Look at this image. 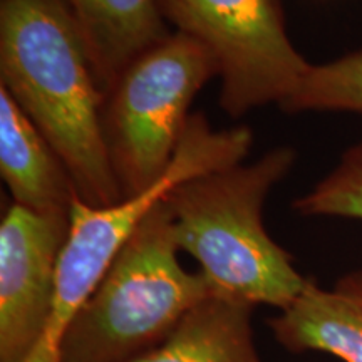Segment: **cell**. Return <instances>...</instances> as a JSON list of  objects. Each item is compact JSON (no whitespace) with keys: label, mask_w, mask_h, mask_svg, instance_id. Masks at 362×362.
I'll return each mask as SVG.
<instances>
[{"label":"cell","mask_w":362,"mask_h":362,"mask_svg":"<svg viewBox=\"0 0 362 362\" xmlns=\"http://www.w3.org/2000/svg\"><path fill=\"white\" fill-rule=\"evenodd\" d=\"M69 214L12 203L0 221V362H24L39 341L56 291Z\"/></svg>","instance_id":"cell-6"},{"label":"cell","mask_w":362,"mask_h":362,"mask_svg":"<svg viewBox=\"0 0 362 362\" xmlns=\"http://www.w3.org/2000/svg\"><path fill=\"white\" fill-rule=\"evenodd\" d=\"M0 175L17 205L69 214L78 198L66 165L29 116L0 88Z\"/></svg>","instance_id":"cell-8"},{"label":"cell","mask_w":362,"mask_h":362,"mask_svg":"<svg viewBox=\"0 0 362 362\" xmlns=\"http://www.w3.org/2000/svg\"><path fill=\"white\" fill-rule=\"evenodd\" d=\"M296 160L293 148H272L252 163L188 180L165 200L180 252L198 262L214 296L285 310L305 288L309 279L264 223L267 197Z\"/></svg>","instance_id":"cell-2"},{"label":"cell","mask_w":362,"mask_h":362,"mask_svg":"<svg viewBox=\"0 0 362 362\" xmlns=\"http://www.w3.org/2000/svg\"><path fill=\"white\" fill-rule=\"evenodd\" d=\"M0 88L64 163L81 202L123 198L103 134L106 93L67 0H0Z\"/></svg>","instance_id":"cell-1"},{"label":"cell","mask_w":362,"mask_h":362,"mask_svg":"<svg viewBox=\"0 0 362 362\" xmlns=\"http://www.w3.org/2000/svg\"><path fill=\"white\" fill-rule=\"evenodd\" d=\"M104 93L136 57L170 35L160 0H67Z\"/></svg>","instance_id":"cell-9"},{"label":"cell","mask_w":362,"mask_h":362,"mask_svg":"<svg viewBox=\"0 0 362 362\" xmlns=\"http://www.w3.org/2000/svg\"><path fill=\"white\" fill-rule=\"evenodd\" d=\"M302 216H337L362 221V141L352 144L309 193L292 203Z\"/></svg>","instance_id":"cell-12"},{"label":"cell","mask_w":362,"mask_h":362,"mask_svg":"<svg viewBox=\"0 0 362 362\" xmlns=\"http://www.w3.org/2000/svg\"><path fill=\"white\" fill-rule=\"evenodd\" d=\"M214 78H218L215 57L178 30L121 72L106 94L103 134L123 197L165 175L192 117V103Z\"/></svg>","instance_id":"cell-4"},{"label":"cell","mask_w":362,"mask_h":362,"mask_svg":"<svg viewBox=\"0 0 362 362\" xmlns=\"http://www.w3.org/2000/svg\"><path fill=\"white\" fill-rule=\"evenodd\" d=\"M165 202L117 252L81 307L61 362H129L171 337L194 307L214 296L205 275L180 264Z\"/></svg>","instance_id":"cell-3"},{"label":"cell","mask_w":362,"mask_h":362,"mask_svg":"<svg viewBox=\"0 0 362 362\" xmlns=\"http://www.w3.org/2000/svg\"><path fill=\"white\" fill-rule=\"evenodd\" d=\"M175 30L215 57L220 107L240 117L282 104L312 66L288 37L280 0H160Z\"/></svg>","instance_id":"cell-5"},{"label":"cell","mask_w":362,"mask_h":362,"mask_svg":"<svg viewBox=\"0 0 362 362\" xmlns=\"http://www.w3.org/2000/svg\"><path fill=\"white\" fill-rule=\"evenodd\" d=\"M280 107L287 115L309 111L362 115V49L324 64H312Z\"/></svg>","instance_id":"cell-11"},{"label":"cell","mask_w":362,"mask_h":362,"mask_svg":"<svg viewBox=\"0 0 362 362\" xmlns=\"http://www.w3.org/2000/svg\"><path fill=\"white\" fill-rule=\"evenodd\" d=\"M253 309L232 298L208 297L173 336L129 362H262L253 341Z\"/></svg>","instance_id":"cell-10"},{"label":"cell","mask_w":362,"mask_h":362,"mask_svg":"<svg viewBox=\"0 0 362 362\" xmlns=\"http://www.w3.org/2000/svg\"><path fill=\"white\" fill-rule=\"evenodd\" d=\"M269 325L275 341L291 352L317 351L362 362V270L342 275L330 288L309 279Z\"/></svg>","instance_id":"cell-7"}]
</instances>
